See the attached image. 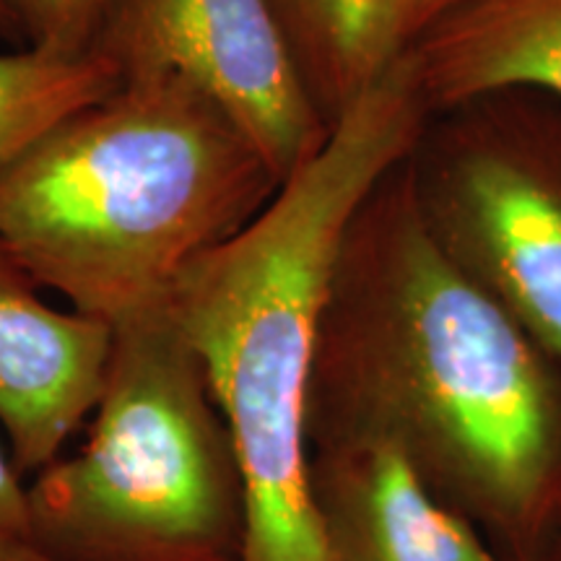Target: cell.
<instances>
[{
  "label": "cell",
  "instance_id": "2",
  "mask_svg": "<svg viewBox=\"0 0 561 561\" xmlns=\"http://www.w3.org/2000/svg\"><path fill=\"white\" fill-rule=\"evenodd\" d=\"M426 100L409 53L343 107L250 224L187 265L167 312L206 369L244 496L240 561H331L310 486L307 403L346 229L416 146Z\"/></svg>",
  "mask_w": 561,
  "mask_h": 561
},
{
  "label": "cell",
  "instance_id": "14",
  "mask_svg": "<svg viewBox=\"0 0 561 561\" xmlns=\"http://www.w3.org/2000/svg\"><path fill=\"white\" fill-rule=\"evenodd\" d=\"M460 0H405V13H403V37L405 47L419 37L432 21H437L442 13L450 11L453 5H458Z\"/></svg>",
  "mask_w": 561,
  "mask_h": 561
},
{
  "label": "cell",
  "instance_id": "13",
  "mask_svg": "<svg viewBox=\"0 0 561 561\" xmlns=\"http://www.w3.org/2000/svg\"><path fill=\"white\" fill-rule=\"evenodd\" d=\"M30 541V515H26V486L11 455L0 447V551L5 546Z\"/></svg>",
  "mask_w": 561,
  "mask_h": 561
},
{
  "label": "cell",
  "instance_id": "1",
  "mask_svg": "<svg viewBox=\"0 0 561 561\" xmlns=\"http://www.w3.org/2000/svg\"><path fill=\"white\" fill-rule=\"evenodd\" d=\"M390 172L343 237L314 346L312 447L377 437L504 561L561 512V367L455 261Z\"/></svg>",
  "mask_w": 561,
  "mask_h": 561
},
{
  "label": "cell",
  "instance_id": "5",
  "mask_svg": "<svg viewBox=\"0 0 561 561\" xmlns=\"http://www.w3.org/2000/svg\"><path fill=\"white\" fill-rule=\"evenodd\" d=\"M91 53L121 79L170 73L198 87L255 146L278 185L331 130L271 0H112Z\"/></svg>",
  "mask_w": 561,
  "mask_h": 561
},
{
  "label": "cell",
  "instance_id": "7",
  "mask_svg": "<svg viewBox=\"0 0 561 561\" xmlns=\"http://www.w3.org/2000/svg\"><path fill=\"white\" fill-rule=\"evenodd\" d=\"M115 346V328L39 299V286L0 250V424L19 473L60 458L94 413Z\"/></svg>",
  "mask_w": 561,
  "mask_h": 561
},
{
  "label": "cell",
  "instance_id": "10",
  "mask_svg": "<svg viewBox=\"0 0 561 561\" xmlns=\"http://www.w3.org/2000/svg\"><path fill=\"white\" fill-rule=\"evenodd\" d=\"M271 5L328 125L405 50V0H271Z\"/></svg>",
  "mask_w": 561,
  "mask_h": 561
},
{
  "label": "cell",
  "instance_id": "9",
  "mask_svg": "<svg viewBox=\"0 0 561 561\" xmlns=\"http://www.w3.org/2000/svg\"><path fill=\"white\" fill-rule=\"evenodd\" d=\"M426 104L517 87L561 100V0H460L405 47Z\"/></svg>",
  "mask_w": 561,
  "mask_h": 561
},
{
  "label": "cell",
  "instance_id": "16",
  "mask_svg": "<svg viewBox=\"0 0 561 561\" xmlns=\"http://www.w3.org/2000/svg\"><path fill=\"white\" fill-rule=\"evenodd\" d=\"M530 561H561V512L557 515V520H553L549 536L543 538L541 549L536 551V557Z\"/></svg>",
  "mask_w": 561,
  "mask_h": 561
},
{
  "label": "cell",
  "instance_id": "3",
  "mask_svg": "<svg viewBox=\"0 0 561 561\" xmlns=\"http://www.w3.org/2000/svg\"><path fill=\"white\" fill-rule=\"evenodd\" d=\"M276 191L255 146L198 87L130 76L0 178V250L39 289L115 328L161 310L187 265Z\"/></svg>",
  "mask_w": 561,
  "mask_h": 561
},
{
  "label": "cell",
  "instance_id": "12",
  "mask_svg": "<svg viewBox=\"0 0 561 561\" xmlns=\"http://www.w3.org/2000/svg\"><path fill=\"white\" fill-rule=\"evenodd\" d=\"M21 45L76 58L94 50L112 0H3Z\"/></svg>",
  "mask_w": 561,
  "mask_h": 561
},
{
  "label": "cell",
  "instance_id": "17",
  "mask_svg": "<svg viewBox=\"0 0 561 561\" xmlns=\"http://www.w3.org/2000/svg\"><path fill=\"white\" fill-rule=\"evenodd\" d=\"M0 39L3 42H11V45H21V37H19V30L16 24H13L9 9H5V3L0 0ZM24 47V45H21Z\"/></svg>",
  "mask_w": 561,
  "mask_h": 561
},
{
  "label": "cell",
  "instance_id": "11",
  "mask_svg": "<svg viewBox=\"0 0 561 561\" xmlns=\"http://www.w3.org/2000/svg\"><path fill=\"white\" fill-rule=\"evenodd\" d=\"M123 79L96 53L62 58L19 47L0 53V178L47 133L115 94Z\"/></svg>",
  "mask_w": 561,
  "mask_h": 561
},
{
  "label": "cell",
  "instance_id": "4",
  "mask_svg": "<svg viewBox=\"0 0 561 561\" xmlns=\"http://www.w3.org/2000/svg\"><path fill=\"white\" fill-rule=\"evenodd\" d=\"M26 515L30 543L60 561H240L234 447L167 305L115 325L87 445L42 468Z\"/></svg>",
  "mask_w": 561,
  "mask_h": 561
},
{
  "label": "cell",
  "instance_id": "15",
  "mask_svg": "<svg viewBox=\"0 0 561 561\" xmlns=\"http://www.w3.org/2000/svg\"><path fill=\"white\" fill-rule=\"evenodd\" d=\"M0 561H60V559H53L50 553L34 549L30 541H21V543L5 546V549L0 551Z\"/></svg>",
  "mask_w": 561,
  "mask_h": 561
},
{
  "label": "cell",
  "instance_id": "8",
  "mask_svg": "<svg viewBox=\"0 0 561 561\" xmlns=\"http://www.w3.org/2000/svg\"><path fill=\"white\" fill-rule=\"evenodd\" d=\"M310 486L331 561H504L388 439L312 447Z\"/></svg>",
  "mask_w": 561,
  "mask_h": 561
},
{
  "label": "cell",
  "instance_id": "6",
  "mask_svg": "<svg viewBox=\"0 0 561 561\" xmlns=\"http://www.w3.org/2000/svg\"><path fill=\"white\" fill-rule=\"evenodd\" d=\"M421 201L455 261L561 367V159L520 138L468 140Z\"/></svg>",
  "mask_w": 561,
  "mask_h": 561
}]
</instances>
